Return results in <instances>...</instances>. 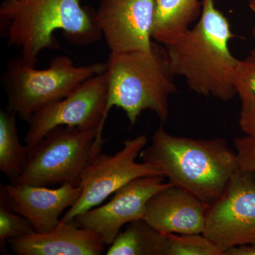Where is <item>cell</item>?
I'll use <instances>...</instances> for the list:
<instances>
[{"instance_id":"cell-3","label":"cell","mask_w":255,"mask_h":255,"mask_svg":"<svg viewBox=\"0 0 255 255\" xmlns=\"http://www.w3.org/2000/svg\"><path fill=\"white\" fill-rule=\"evenodd\" d=\"M169 182L211 204L239 170L237 154L223 137L195 139L171 135L160 126L140 154Z\"/></svg>"},{"instance_id":"cell-14","label":"cell","mask_w":255,"mask_h":255,"mask_svg":"<svg viewBox=\"0 0 255 255\" xmlns=\"http://www.w3.org/2000/svg\"><path fill=\"white\" fill-rule=\"evenodd\" d=\"M9 244L17 255H100L107 246L92 231L63 221L49 231L11 239Z\"/></svg>"},{"instance_id":"cell-21","label":"cell","mask_w":255,"mask_h":255,"mask_svg":"<svg viewBox=\"0 0 255 255\" xmlns=\"http://www.w3.org/2000/svg\"><path fill=\"white\" fill-rule=\"evenodd\" d=\"M241 170L255 172V139L246 135L233 140Z\"/></svg>"},{"instance_id":"cell-6","label":"cell","mask_w":255,"mask_h":255,"mask_svg":"<svg viewBox=\"0 0 255 255\" xmlns=\"http://www.w3.org/2000/svg\"><path fill=\"white\" fill-rule=\"evenodd\" d=\"M105 142L95 129L60 126L28 150L16 184L49 187L79 185L85 169L101 153Z\"/></svg>"},{"instance_id":"cell-24","label":"cell","mask_w":255,"mask_h":255,"mask_svg":"<svg viewBox=\"0 0 255 255\" xmlns=\"http://www.w3.org/2000/svg\"><path fill=\"white\" fill-rule=\"evenodd\" d=\"M248 4H249V7L255 14V0H248Z\"/></svg>"},{"instance_id":"cell-19","label":"cell","mask_w":255,"mask_h":255,"mask_svg":"<svg viewBox=\"0 0 255 255\" xmlns=\"http://www.w3.org/2000/svg\"><path fill=\"white\" fill-rule=\"evenodd\" d=\"M163 255H223V252L203 233H170L164 235Z\"/></svg>"},{"instance_id":"cell-4","label":"cell","mask_w":255,"mask_h":255,"mask_svg":"<svg viewBox=\"0 0 255 255\" xmlns=\"http://www.w3.org/2000/svg\"><path fill=\"white\" fill-rule=\"evenodd\" d=\"M108 90L106 117L114 107L122 109L130 126L145 111L162 123L169 118V98L177 91L165 46L152 42L148 50L111 52L107 62Z\"/></svg>"},{"instance_id":"cell-25","label":"cell","mask_w":255,"mask_h":255,"mask_svg":"<svg viewBox=\"0 0 255 255\" xmlns=\"http://www.w3.org/2000/svg\"><path fill=\"white\" fill-rule=\"evenodd\" d=\"M252 33H253V38H254L255 39V25L254 27L253 28V31H252ZM251 55L252 57H253V58H255V47L251 52Z\"/></svg>"},{"instance_id":"cell-23","label":"cell","mask_w":255,"mask_h":255,"mask_svg":"<svg viewBox=\"0 0 255 255\" xmlns=\"http://www.w3.org/2000/svg\"><path fill=\"white\" fill-rule=\"evenodd\" d=\"M224 255H255V246L250 243L232 247L225 251Z\"/></svg>"},{"instance_id":"cell-11","label":"cell","mask_w":255,"mask_h":255,"mask_svg":"<svg viewBox=\"0 0 255 255\" xmlns=\"http://www.w3.org/2000/svg\"><path fill=\"white\" fill-rule=\"evenodd\" d=\"M155 0H100L96 18L112 53L152 46Z\"/></svg>"},{"instance_id":"cell-2","label":"cell","mask_w":255,"mask_h":255,"mask_svg":"<svg viewBox=\"0 0 255 255\" xmlns=\"http://www.w3.org/2000/svg\"><path fill=\"white\" fill-rule=\"evenodd\" d=\"M233 33L215 0H202L197 23L165 46L176 76L185 79L189 90L223 102L236 95L233 79L239 60L229 49Z\"/></svg>"},{"instance_id":"cell-10","label":"cell","mask_w":255,"mask_h":255,"mask_svg":"<svg viewBox=\"0 0 255 255\" xmlns=\"http://www.w3.org/2000/svg\"><path fill=\"white\" fill-rule=\"evenodd\" d=\"M164 175L136 178L120 188L105 205L79 215L73 221L78 227L98 235L110 246L124 226L143 219L146 205L152 196L171 185Z\"/></svg>"},{"instance_id":"cell-18","label":"cell","mask_w":255,"mask_h":255,"mask_svg":"<svg viewBox=\"0 0 255 255\" xmlns=\"http://www.w3.org/2000/svg\"><path fill=\"white\" fill-rule=\"evenodd\" d=\"M35 233L29 221L11 207L4 191L0 185V251L7 255V244L11 239L24 237Z\"/></svg>"},{"instance_id":"cell-22","label":"cell","mask_w":255,"mask_h":255,"mask_svg":"<svg viewBox=\"0 0 255 255\" xmlns=\"http://www.w3.org/2000/svg\"><path fill=\"white\" fill-rule=\"evenodd\" d=\"M239 125L246 135L255 139V107H242Z\"/></svg>"},{"instance_id":"cell-13","label":"cell","mask_w":255,"mask_h":255,"mask_svg":"<svg viewBox=\"0 0 255 255\" xmlns=\"http://www.w3.org/2000/svg\"><path fill=\"white\" fill-rule=\"evenodd\" d=\"M12 209L29 221L35 232L41 233L59 224L65 209L75 205L82 194L80 185L65 184L57 189L12 183L4 186Z\"/></svg>"},{"instance_id":"cell-5","label":"cell","mask_w":255,"mask_h":255,"mask_svg":"<svg viewBox=\"0 0 255 255\" xmlns=\"http://www.w3.org/2000/svg\"><path fill=\"white\" fill-rule=\"evenodd\" d=\"M107 70V63L76 66L67 56L55 57L50 66L38 70L25 63L21 57L6 64L2 82L6 110L28 122L43 107L62 100L87 79Z\"/></svg>"},{"instance_id":"cell-15","label":"cell","mask_w":255,"mask_h":255,"mask_svg":"<svg viewBox=\"0 0 255 255\" xmlns=\"http://www.w3.org/2000/svg\"><path fill=\"white\" fill-rule=\"evenodd\" d=\"M200 0H155L152 41L164 46L177 41L200 17Z\"/></svg>"},{"instance_id":"cell-20","label":"cell","mask_w":255,"mask_h":255,"mask_svg":"<svg viewBox=\"0 0 255 255\" xmlns=\"http://www.w3.org/2000/svg\"><path fill=\"white\" fill-rule=\"evenodd\" d=\"M233 85L239 96L242 107H255V58L248 57L239 60Z\"/></svg>"},{"instance_id":"cell-1","label":"cell","mask_w":255,"mask_h":255,"mask_svg":"<svg viewBox=\"0 0 255 255\" xmlns=\"http://www.w3.org/2000/svg\"><path fill=\"white\" fill-rule=\"evenodd\" d=\"M57 31L78 46L92 44L103 36L96 10L82 6L80 0H2L0 4L1 36L31 66H36L43 50L60 48Z\"/></svg>"},{"instance_id":"cell-26","label":"cell","mask_w":255,"mask_h":255,"mask_svg":"<svg viewBox=\"0 0 255 255\" xmlns=\"http://www.w3.org/2000/svg\"><path fill=\"white\" fill-rule=\"evenodd\" d=\"M252 244L254 245V246H255V241L254 242H253V243H252Z\"/></svg>"},{"instance_id":"cell-12","label":"cell","mask_w":255,"mask_h":255,"mask_svg":"<svg viewBox=\"0 0 255 255\" xmlns=\"http://www.w3.org/2000/svg\"><path fill=\"white\" fill-rule=\"evenodd\" d=\"M210 205L172 184L150 198L143 220L161 234H201Z\"/></svg>"},{"instance_id":"cell-7","label":"cell","mask_w":255,"mask_h":255,"mask_svg":"<svg viewBox=\"0 0 255 255\" xmlns=\"http://www.w3.org/2000/svg\"><path fill=\"white\" fill-rule=\"evenodd\" d=\"M123 147L114 155L100 154L94 157L84 171L79 185L82 194L61 221L70 222L79 215L100 205L118 189L141 177L162 175L152 164L137 162L136 159L147 144L145 135L127 139Z\"/></svg>"},{"instance_id":"cell-17","label":"cell","mask_w":255,"mask_h":255,"mask_svg":"<svg viewBox=\"0 0 255 255\" xmlns=\"http://www.w3.org/2000/svg\"><path fill=\"white\" fill-rule=\"evenodd\" d=\"M16 117L8 110L0 113V171L12 182L21 175L28 153L20 142Z\"/></svg>"},{"instance_id":"cell-16","label":"cell","mask_w":255,"mask_h":255,"mask_svg":"<svg viewBox=\"0 0 255 255\" xmlns=\"http://www.w3.org/2000/svg\"><path fill=\"white\" fill-rule=\"evenodd\" d=\"M164 235L143 219L129 223L109 247L107 255H163Z\"/></svg>"},{"instance_id":"cell-9","label":"cell","mask_w":255,"mask_h":255,"mask_svg":"<svg viewBox=\"0 0 255 255\" xmlns=\"http://www.w3.org/2000/svg\"><path fill=\"white\" fill-rule=\"evenodd\" d=\"M225 251L255 241V172L239 170L210 205L203 233Z\"/></svg>"},{"instance_id":"cell-8","label":"cell","mask_w":255,"mask_h":255,"mask_svg":"<svg viewBox=\"0 0 255 255\" xmlns=\"http://www.w3.org/2000/svg\"><path fill=\"white\" fill-rule=\"evenodd\" d=\"M108 79L107 72L87 79L62 100L43 107L28 121L24 142L28 150L52 129L78 127L103 131L106 119Z\"/></svg>"}]
</instances>
